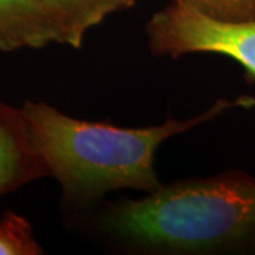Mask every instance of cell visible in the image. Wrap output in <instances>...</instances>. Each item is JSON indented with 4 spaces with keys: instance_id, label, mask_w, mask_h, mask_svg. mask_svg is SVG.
I'll return each mask as SVG.
<instances>
[{
    "instance_id": "6da1fadb",
    "label": "cell",
    "mask_w": 255,
    "mask_h": 255,
    "mask_svg": "<svg viewBox=\"0 0 255 255\" xmlns=\"http://www.w3.org/2000/svg\"><path fill=\"white\" fill-rule=\"evenodd\" d=\"M237 102L217 101L187 121L169 118L162 125L118 128L64 115L46 102L26 101L21 112L48 172L74 201H90L115 189L153 193L162 187L155 153L166 139L201 125Z\"/></svg>"
},
{
    "instance_id": "7a4b0ae2",
    "label": "cell",
    "mask_w": 255,
    "mask_h": 255,
    "mask_svg": "<svg viewBox=\"0 0 255 255\" xmlns=\"http://www.w3.org/2000/svg\"><path fill=\"white\" fill-rule=\"evenodd\" d=\"M124 237L193 250L240 241L255 233V179L246 174L177 183L127 201L111 217Z\"/></svg>"
},
{
    "instance_id": "3957f363",
    "label": "cell",
    "mask_w": 255,
    "mask_h": 255,
    "mask_svg": "<svg viewBox=\"0 0 255 255\" xmlns=\"http://www.w3.org/2000/svg\"><path fill=\"white\" fill-rule=\"evenodd\" d=\"M146 33L156 55L216 53L236 60L255 78V20H220L174 0L149 20Z\"/></svg>"
},
{
    "instance_id": "277c9868",
    "label": "cell",
    "mask_w": 255,
    "mask_h": 255,
    "mask_svg": "<svg viewBox=\"0 0 255 255\" xmlns=\"http://www.w3.org/2000/svg\"><path fill=\"white\" fill-rule=\"evenodd\" d=\"M48 173L21 110L0 101V196Z\"/></svg>"
},
{
    "instance_id": "5b68a950",
    "label": "cell",
    "mask_w": 255,
    "mask_h": 255,
    "mask_svg": "<svg viewBox=\"0 0 255 255\" xmlns=\"http://www.w3.org/2000/svg\"><path fill=\"white\" fill-rule=\"evenodd\" d=\"M57 31L60 44L80 48L88 30L132 7L137 0H36Z\"/></svg>"
},
{
    "instance_id": "8992f818",
    "label": "cell",
    "mask_w": 255,
    "mask_h": 255,
    "mask_svg": "<svg viewBox=\"0 0 255 255\" xmlns=\"http://www.w3.org/2000/svg\"><path fill=\"white\" fill-rule=\"evenodd\" d=\"M60 43L36 0H0V51L41 48Z\"/></svg>"
},
{
    "instance_id": "52a82bcc",
    "label": "cell",
    "mask_w": 255,
    "mask_h": 255,
    "mask_svg": "<svg viewBox=\"0 0 255 255\" xmlns=\"http://www.w3.org/2000/svg\"><path fill=\"white\" fill-rule=\"evenodd\" d=\"M37 254H43V248L36 241L28 220L6 211L0 219V255Z\"/></svg>"
},
{
    "instance_id": "ba28073f",
    "label": "cell",
    "mask_w": 255,
    "mask_h": 255,
    "mask_svg": "<svg viewBox=\"0 0 255 255\" xmlns=\"http://www.w3.org/2000/svg\"><path fill=\"white\" fill-rule=\"evenodd\" d=\"M211 17L227 21L255 20V0H179Z\"/></svg>"
}]
</instances>
